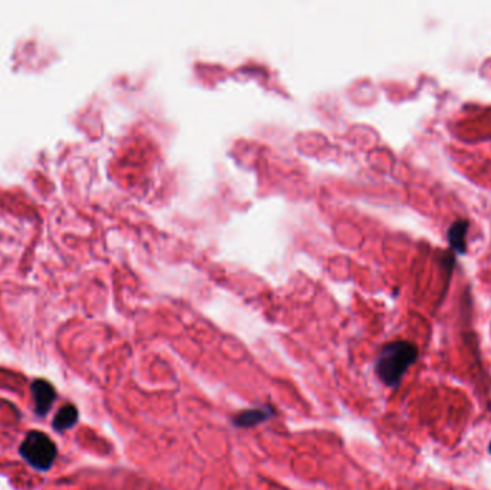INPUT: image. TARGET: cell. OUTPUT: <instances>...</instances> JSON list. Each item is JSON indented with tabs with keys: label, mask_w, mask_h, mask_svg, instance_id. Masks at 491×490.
Returning a JSON list of instances; mask_svg holds the SVG:
<instances>
[{
	"label": "cell",
	"mask_w": 491,
	"mask_h": 490,
	"mask_svg": "<svg viewBox=\"0 0 491 490\" xmlns=\"http://www.w3.org/2000/svg\"><path fill=\"white\" fill-rule=\"evenodd\" d=\"M418 359V348L409 341L397 339L385 344L375 359V374L389 388H397L406 371Z\"/></svg>",
	"instance_id": "obj_1"
},
{
	"label": "cell",
	"mask_w": 491,
	"mask_h": 490,
	"mask_svg": "<svg viewBox=\"0 0 491 490\" xmlns=\"http://www.w3.org/2000/svg\"><path fill=\"white\" fill-rule=\"evenodd\" d=\"M54 440L42 432H30L21 445V456L36 470H49L56 459Z\"/></svg>",
	"instance_id": "obj_2"
},
{
	"label": "cell",
	"mask_w": 491,
	"mask_h": 490,
	"mask_svg": "<svg viewBox=\"0 0 491 490\" xmlns=\"http://www.w3.org/2000/svg\"><path fill=\"white\" fill-rule=\"evenodd\" d=\"M32 394H34L35 413L41 417L46 416L56 398V391L54 385L46 380L38 379L32 383Z\"/></svg>",
	"instance_id": "obj_3"
},
{
	"label": "cell",
	"mask_w": 491,
	"mask_h": 490,
	"mask_svg": "<svg viewBox=\"0 0 491 490\" xmlns=\"http://www.w3.org/2000/svg\"><path fill=\"white\" fill-rule=\"evenodd\" d=\"M274 416L273 408L269 405L250 408V410H244L233 417V424L237 427H253L260 423H265L270 417Z\"/></svg>",
	"instance_id": "obj_4"
},
{
	"label": "cell",
	"mask_w": 491,
	"mask_h": 490,
	"mask_svg": "<svg viewBox=\"0 0 491 490\" xmlns=\"http://www.w3.org/2000/svg\"><path fill=\"white\" fill-rule=\"evenodd\" d=\"M467 231H468L467 220H457L448 228L447 237L450 242V246L458 253H466L467 251V244H466Z\"/></svg>",
	"instance_id": "obj_5"
},
{
	"label": "cell",
	"mask_w": 491,
	"mask_h": 490,
	"mask_svg": "<svg viewBox=\"0 0 491 490\" xmlns=\"http://www.w3.org/2000/svg\"><path fill=\"white\" fill-rule=\"evenodd\" d=\"M79 413L74 404H67L61 407V410L56 413L54 418V429L59 433L72 429L78 423Z\"/></svg>",
	"instance_id": "obj_6"
},
{
	"label": "cell",
	"mask_w": 491,
	"mask_h": 490,
	"mask_svg": "<svg viewBox=\"0 0 491 490\" xmlns=\"http://www.w3.org/2000/svg\"><path fill=\"white\" fill-rule=\"evenodd\" d=\"M488 453L491 454V442H490V446H488Z\"/></svg>",
	"instance_id": "obj_7"
},
{
	"label": "cell",
	"mask_w": 491,
	"mask_h": 490,
	"mask_svg": "<svg viewBox=\"0 0 491 490\" xmlns=\"http://www.w3.org/2000/svg\"><path fill=\"white\" fill-rule=\"evenodd\" d=\"M490 412H491V404H490Z\"/></svg>",
	"instance_id": "obj_8"
}]
</instances>
